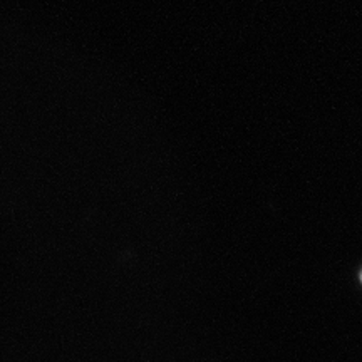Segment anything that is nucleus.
Returning <instances> with one entry per match:
<instances>
[{"label": "nucleus", "instance_id": "nucleus-1", "mask_svg": "<svg viewBox=\"0 0 362 362\" xmlns=\"http://www.w3.org/2000/svg\"><path fill=\"white\" fill-rule=\"evenodd\" d=\"M361 279H362V275H361Z\"/></svg>", "mask_w": 362, "mask_h": 362}]
</instances>
